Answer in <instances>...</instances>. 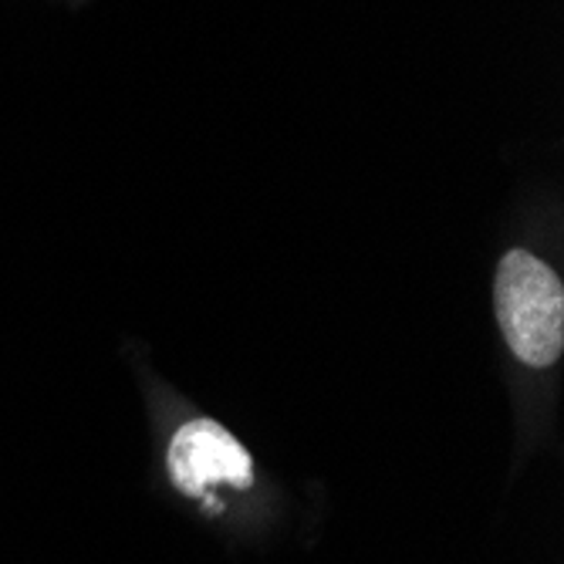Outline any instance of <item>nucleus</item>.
Returning <instances> with one entry per match:
<instances>
[{"mask_svg": "<svg viewBox=\"0 0 564 564\" xmlns=\"http://www.w3.org/2000/svg\"><path fill=\"white\" fill-rule=\"evenodd\" d=\"M170 477L183 494H203L210 484L250 487L253 464L247 449L214 420L180 426L170 443Z\"/></svg>", "mask_w": 564, "mask_h": 564, "instance_id": "f03ea898", "label": "nucleus"}, {"mask_svg": "<svg viewBox=\"0 0 564 564\" xmlns=\"http://www.w3.org/2000/svg\"><path fill=\"white\" fill-rule=\"evenodd\" d=\"M494 301L510 351L538 369L554 366L564 348V291L557 274L528 250H510L497 271Z\"/></svg>", "mask_w": 564, "mask_h": 564, "instance_id": "f257e3e1", "label": "nucleus"}]
</instances>
